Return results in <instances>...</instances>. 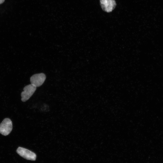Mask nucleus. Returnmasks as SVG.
Segmentation results:
<instances>
[{
    "instance_id": "f257e3e1",
    "label": "nucleus",
    "mask_w": 163,
    "mask_h": 163,
    "mask_svg": "<svg viewBox=\"0 0 163 163\" xmlns=\"http://www.w3.org/2000/svg\"><path fill=\"white\" fill-rule=\"evenodd\" d=\"M12 129V122L9 118H5L0 124V133L3 135H8Z\"/></svg>"
},
{
    "instance_id": "f03ea898",
    "label": "nucleus",
    "mask_w": 163,
    "mask_h": 163,
    "mask_svg": "<svg viewBox=\"0 0 163 163\" xmlns=\"http://www.w3.org/2000/svg\"><path fill=\"white\" fill-rule=\"evenodd\" d=\"M36 89V87L31 84L25 86L21 94V100L23 102L27 101L33 95Z\"/></svg>"
},
{
    "instance_id": "7ed1b4c3",
    "label": "nucleus",
    "mask_w": 163,
    "mask_h": 163,
    "mask_svg": "<svg viewBox=\"0 0 163 163\" xmlns=\"http://www.w3.org/2000/svg\"><path fill=\"white\" fill-rule=\"evenodd\" d=\"M17 152L21 156L27 160L34 161L36 159V154L26 149L19 147L17 149Z\"/></svg>"
},
{
    "instance_id": "423d86ee",
    "label": "nucleus",
    "mask_w": 163,
    "mask_h": 163,
    "mask_svg": "<svg viewBox=\"0 0 163 163\" xmlns=\"http://www.w3.org/2000/svg\"><path fill=\"white\" fill-rule=\"evenodd\" d=\"M5 0H0V4L3 3L5 1Z\"/></svg>"
},
{
    "instance_id": "20e7f679",
    "label": "nucleus",
    "mask_w": 163,
    "mask_h": 163,
    "mask_svg": "<svg viewBox=\"0 0 163 163\" xmlns=\"http://www.w3.org/2000/svg\"><path fill=\"white\" fill-rule=\"evenodd\" d=\"M46 78V76L44 74H36L30 77V81L31 84L36 87H39L43 84Z\"/></svg>"
},
{
    "instance_id": "39448f33",
    "label": "nucleus",
    "mask_w": 163,
    "mask_h": 163,
    "mask_svg": "<svg viewBox=\"0 0 163 163\" xmlns=\"http://www.w3.org/2000/svg\"><path fill=\"white\" fill-rule=\"evenodd\" d=\"M100 2L103 10L107 12H111L116 5L115 0H100Z\"/></svg>"
}]
</instances>
